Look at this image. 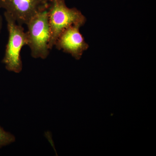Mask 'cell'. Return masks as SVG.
Wrapping results in <instances>:
<instances>
[{"label":"cell","instance_id":"1","mask_svg":"<svg viewBox=\"0 0 156 156\" xmlns=\"http://www.w3.org/2000/svg\"><path fill=\"white\" fill-rule=\"evenodd\" d=\"M48 12L51 34L49 44L50 50L54 47L59 35L66 29L72 25L82 27L87 21L86 17L80 10L68 7L65 0H50Z\"/></svg>","mask_w":156,"mask_h":156},{"label":"cell","instance_id":"2","mask_svg":"<svg viewBox=\"0 0 156 156\" xmlns=\"http://www.w3.org/2000/svg\"><path fill=\"white\" fill-rule=\"evenodd\" d=\"M4 16L7 23L9 38L2 62L7 70L19 73L23 69L20 53L23 48L27 44L26 32L23 26L17 23L8 13L5 12Z\"/></svg>","mask_w":156,"mask_h":156},{"label":"cell","instance_id":"3","mask_svg":"<svg viewBox=\"0 0 156 156\" xmlns=\"http://www.w3.org/2000/svg\"><path fill=\"white\" fill-rule=\"evenodd\" d=\"M27 44L33 58L46 59L50 53V29L48 10L33 17L27 24Z\"/></svg>","mask_w":156,"mask_h":156},{"label":"cell","instance_id":"4","mask_svg":"<svg viewBox=\"0 0 156 156\" xmlns=\"http://www.w3.org/2000/svg\"><path fill=\"white\" fill-rule=\"evenodd\" d=\"M50 0H0V9L22 25H26L37 14L48 10Z\"/></svg>","mask_w":156,"mask_h":156},{"label":"cell","instance_id":"5","mask_svg":"<svg viewBox=\"0 0 156 156\" xmlns=\"http://www.w3.org/2000/svg\"><path fill=\"white\" fill-rule=\"evenodd\" d=\"M81 27L72 25L66 29L57 38L54 47L57 50L71 55L76 60L80 59L89 45L80 32Z\"/></svg>","mask_w":156,"mask_h":156},{"label":"cell","instance_id":"6","mask_svg":"<svg viewBox=\"0 0 156 156\" xmlns=\"http://www.w3.org/2000/svg\"><path fill=\"white\" fill-rule=\"evenodd\" d=\"M16 140L13 134L6 131L0 125V149L11 144Z\"/></svg>","mask_w":156,"mask_h":156},{"label":"cell","instance_id":"7","mask_svg":"<svg viewBox=\"0 0 156 156\" xmlns=\"http://www.w3.org/2000/svg\"><path fill=\"white\" fill-rule=\"evenodd\" d=\"M2 22L3 19L2 17V15L0 12V33H1V30L2 29Z\"/></svg>","mask_w":156,"mask_h":156}]
</instances>
